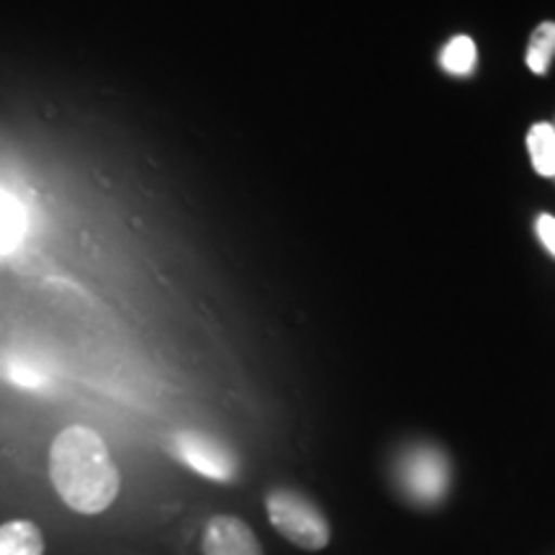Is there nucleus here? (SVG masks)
I'll use <instances>...</instances> for the list:
<instances>
[{
	"instance_id": "nucleus-1",
	"label": "nucleus",
	"mask_w": 555,
	"mask_h": 555,
	"mask_svg": "<svg viewBox=\"0 0 555 555\" xmlns=\"http://www.w3.org/2000/svg\"><path fill=\"white\" fill-rule=\"evenodd\" d=\"M50 478L78 515H101L121 491V474L103 437L86 425L60 429L50 446Z\"/></svg>"
},
{
	"instance_id": "nucleus-2",
	"label": "nucleus",
	"mask_w": 555,
	"mask_h": 555,
	"mask_svg": "<svg viewBox=\"0 0 555 555\" xmlns=\"http://www.w3.org/2000/svg\"><path fill=\"white\" fill-rule=\"evenodd\" d=\"M268 519L281 538L301 551H324L332 540V527L322 509L298 491L275 489L266 496Z\"/></svg>"
},
{
	"instance_id": "nucleus-3",
	"label": "nucleus",
	"mask_w": 555,
	"mask_h": 555,
	"mask_svg": "<svg viewBox=\"0 0 555 555\" xmlns=\"http://www.w3.org/2000/svg\"><path fill=\"white\" fill-rule=\"evenodd\" d=\"M401 491L420 506H435L450 489V463L440 448H409L399 461Z\"/></svg>"
},
{
	"instance_id": "nucleus-4",
	"label": "nucleus",
	"mask_w": 555,
	"mask_h": 555,
	"mask_svg": "<svg viewBox=\"0 0 555 555\" xmlns=\"http://www.w3.org/2000/svg\"><path fill=\"white\" fill-rule=\"evenodd\" d=\"M170 453L183 466L196 470L198 476L211 478V481L229 483L237 478V457H234L232 450L208 435L193 433V429L176 433L170 437Z\"/></svg>"
},
{
	"instance_id": "nucleus-5",
	"label": "nucleus",
	"mask_w": 555,
	"mask_h": 555,
	"mask_svg": "<svg viewBox=\"0 0 555 555\" xmlns=\"http://www.w3.org/2000/svg\"><path fill=\"white\" fill-rule=\"evenodd\" d=\"M201 551L204 555H266L253 527L234 515H214L208 519Z\"/></svg>"
},
{
	"instance_id": "nucleus-6",
	"label": "nucleus",
	"mask_w": 555,
	"mask_h": 555,
	"mask_svg": "<svg viewBox=\"0 0 555 555\" xmlns=\"http://www.w3.org/2000/svg\"><path fill=\"white\" fill-rule=\"evenodd\" d=\"M0 555H44V535L31 519L0 525Z\"/></svg>"
},
{
	"instance_id": "nucleus-7",
	"label": "nucleus",
	"mask_w": 555,
	"mask_h": 555,
	"mask_svg": "<svg viewBox=\"0 0 555 555\" xmlns=\"http://www.w3.org/2000/svg\"><path fill=\"white\" fill-rule=\"evenodd\" d=\"M527 152L540 178L555 180V129L553 121H538L527 131Z\"/></svg>"
},
{
	"instance_id": "nucleus-8",
	"label": "nucleus",
	"mask_w": 555,
	"mask_h": 555,
	"mask_svg": "<svg viewBox=\"0 0 555 555\" xmlns=\"http://www.w3.org/2000/svg\"><path fill=\"white\" fill-rule=\"evenodd\" d=\"M24 237V208L9 191L0 189V253H13Z\"/></svg>"
},
{
	"instance_id": "nucleus-9",
	"label": "nucleus",
	"mask_w": 555,
	"mask_h": 555,
	"mask_svg": "<svg viewBox=\"0 0 555 555\" xmlns=\"http://www.w3.org/2000/svg\"><path fill=\"white\" fill-rule=\"evenodd\" d=\"M476 60L478 52L474 39L463 37V34L450 39L440 52V65L450 75H470L476 69Z\"/></svg>"
},
{
	"instance_id": "nucleus-10",
	"label": "nucleus",
	"mask_w": 555,
	"mask_h": 555,
	"mask_svg": "<svg viewBox=\"0 0 555 555\" xmlns=\"http://www.w3.org/2000/svg\"><path fill=\"white\" fill-rule=\"evenodd\" d=\"M555 57V24L545 21L532 31L530 44H527V67L535 75H547L551 62Z\"/></svg>"
},
{
	"instance_id": "nucleus-11",
	"label": "nucleus",
	"mask_w": 555,
	"mask_h": 555,
	"mask_svg": "<svg viewBox=\"0 0 555 555\" xmlns=\"http://www.w3.org/2000/svg\"><path fill=\"white\" fill-rule=\"evenodd\" d=\"M535 232L538 240L543 242V247L555 258V217H551V214H540L535 221Z\"/></svg>"
},
{
	"instance_id": "nucleus-12",
	"label": "nucleus",
	"mask_w": 555,
	"mask_h": 555,
	"mask_svg": "<svg viewBox=\"0 0 555 555\" xmlns=\"http://www.w3.org/2000/svg\"><path fill=\"white\" fill-rule=\"evenodd\" d=\"M9 378L13 380L16 386H26V388H37L41 384L39 373L29 371V367H13V371H9Z\"/></svg>"
},
{
	"instance_id": "nucleus-13",
	"label": "nucleus",
	"mask_w": 555,
	"mask_h": 555,
	"mask_svg": "<svg viewBox=\"0 0 555 555\" xmlns=\"http://www.w3.org/2000/svg\"><path fill=\"white\" fill-rule=\"evenodd\" d=\"M553 129H555V121H553Z\"/></svg>"
}]
</instances>
